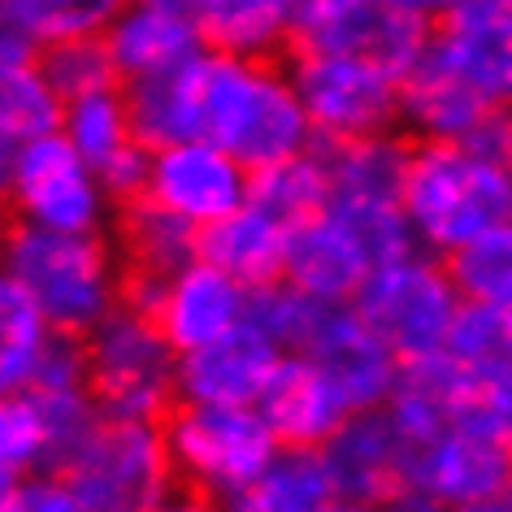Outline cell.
I'll use <instances>...</instances> for the list:
<instances>
[{
	"instance_id": "obj_1",
	"label": "cell",
	"mask_w": 512,
	"mask_h": 512,
	"mask_svg": "<svg viewBox=\"0 0 512 512\" xmlns=\"http://www.w3.org/2000/svg\"><path fill=\"white\" fill-rule=\"evenodd\" d=\"M191 100H196V139L226 148L248 170L300 157L313 148V122L304 113L296 79L270 57H235L204 48L191 57Z\"/></svg>"
},
{
	"instance_id": "obj_2",
	"label": "cell",
	"mask_w": 512,
	"mask_h": 512,
	"mask_svg": "<svg viewBox=\"0 0 512 512\" xmlns=\"http://www.w3.org/2000/svg\"><path fill=\"white\" fill-rule=\"evenodd\" d=\"M404 209L417 243L456 256L486 230L512 222V165H499L465 139H417L408 152Z\"/></svg>"
},
{
	"instance_id": "obj_3",
	"label": "cell",
	"mask_w": 512,
	"mask_h": 512,
	"mask_svg": "<svg viewBox=\"0 0 512 512\" xmlns=\"http://www.w3.org/2000/svg\"><path fill=\"white\" fill-rule=\"evenodd\" d=\"M5 274L40 304L61 335L87 339L126 296V274L118 252L100 235L22 226L5 235Z\"/></svg>"
},
{
	"instance_id": "obj_4",
	"label": "cell",
	"mask_w": 512,
	"mask_h": 512,
	"mask_svg": "<svg viewBox=\"0 0 512 512\" xmlns=\"http://www.w3.org/2000/svg\"><path fill=\"white\" fill-rule=\"evenodd\" d=\"M87 343V391L96 395L105 417H131V421H165L178 391V365L183 352L170 343V335L135 304H118L100 322Z\"/></svg>"
},
{
	"instance_id": "obj_5",
	"label": "cell",
	"mask_w": 512,
	"mask_h": 512,
	"mask_svg": "<svg viewBox=\"0 0 512 512\" xmlns=\"http://www.w3.org/2000/svg\"><path fill=\"white\" fill-rule=\"evenodd\" d=\"M352 304L378 330V339L408 365L447 348L465 296L443 256L413 248L395 261H382Z\"/></svg>"
},
{
	"instance_id": "obj_6",
	"label": "cell",
	"mask_w": 512,
	"mask_h": 512,
	"mask_svg": "<svg viewBox=\"0 0 512 512\" xmlns=\"http://www.w3.org/2000/svg\"><path fill=\"white\" fill-rule=\"evenodd\" d=\"M161 430L165 443H170L178 482H187L196 495L209 499H230L283 447V439L274 434V426L256 404L178 400L174 413L161 421Z\"/></svg>"
},
{
	"instance_id": "obj_7",
	"label": "cell",
	"mask_w": 512,
	"mask_h": 512,
	"mask_svg": "<svg viewBox=\"0 0 512 512\" xmlns=\"http://www.w3.org/2000/svg\"><path fill=\"white\" fill-rule=\"evenodd\" d=\"M317 144L326 152V174H330L326 209L339 213L369 243L374 261L382 265L421 248L404 209V178L413 144H404L391 131L348 139V144H326V139H317Z\"/></svg>"
},
{
	"instance_id": "obj_8",
	"label": "cell",
	"mask_w": 512,
	"mask_h": 512,
	"mask_svg": "<svg viewBox=\"0 0 512 512\" xmlns=\"http://www.w3.org/2000/svg\"><path fill=\"white\" fill-rule=\"evenodd\" d=\"M61 478L87 512H157L178 473L161 421L100 417Z\"/></svg>"
},
{
	"instance_id": "obj_9",
	"label": "cell",
	"mask_w": 512,
	"mask_h": 512,
	"mask_svg": "<svg viewBox=\"0 0 512 512\" xmlns=\"http://www.w3.org/2000/svg\"><path fill=\"white\" fill-rule=\"evenodd\" d=\"M0 178H5L9 213L22 226L100 235L109 222V187L66 135H44L0 152Z\"/></svg>"
},
{
	"instance_id": "obj_10",
	"label": "cell",
	"mask_w": 512,
	"mask_h": 512,
	"mask_svg": "<svg viewBox=\"0 0 512 512\" xmlns=\"http://www.w3.org/2000/svg\"><path fill=\"white\" fill-rule=\"evenodd\" d=\"M291 79H296V92L317 139H326V144L387 135L400 122L404 79L369 57L296 53Z\"/></svg>"
},
{
	"instance_id": "obj_11",
	"label": "cell",
	"mask_w": 512,
	"mask_h": 512,
	"mask_svg": "<svg viewBox=\"0 0 512 512\" xmlns=\"http://www.w3.org/2000/svg\"><path fill=\"white\" fill-rule=\"evenodd\" d=\"M430 40V18L408 14L395 0H300L291 31L296 53L369 57L400 79H408Z\"/></svg>"
},
{
	"instance_id": "obj_12",
	"label": "cell",
	"mask_w": 512,
	"mask_h": 512,
	"mask_svg": "<svg viewBox=\"0 0 512 512\" xmlns=\"http://www.w3.org/2000/svg\"><path fill=\"white\" fill-rule=\"evenodd\" d=\"M248 296H252L248 283H239L222 265L196 256L170 278L126 274L122 300L144 309L148 317H157V326L170 335L178 352H196L248 322Z\"/></svg>"
},
{
	"instance_id": "obj_13",
	"label": "cell",
	"mask_w": 512,
	"mask_h": 512,
	"mask_svg": "<svg viewBox=\"0 0 512 512\" xmlns=\"http://www.w3.org/2000/svg\"><path fill=\"white\" fill-rule=\"evenodd\" d=\"M144 196L157 200L161 209L187 217L191 226L209 230L213 222L235 213L239 204H248L252 170L209 139H187V144L152 152Z\"/></svg>"
},
{
	"instance_id": "obj_14",
	"label": "cell",
	"mask_w": 512,
	"mask_h": 512,
	"mask_svg": "<svg viewBox=\"0 0 512 512\" xmlns=\"http://www.w3.org/2000/svg\"><path fill=\"white\" fill-rule=\"evenodd\" d=\"M300 352L313 356V361L339 382L352 413L387 408L395 387H400V374H404V361L378 339V330L356 313V304H322Z\"/></svg>"
},
{
	"instance_id": "obj_15",
	"label": "cell",
	"mask_w": 512,
	"mask_h": 512,
	"mask_svg": "<svg viewBox=\"0 0 512 512\" xmlns=\"http://www.w3.org/2000/svg\"><path fill=\"white\" fill-rule=\"evenodd\" d=\"M61 135L100 174L113 204H131L144 196L152 148L135 131L131 100H126L122 87H105V92L66 100V126H61Z\"/></svg>"
},
{
	"instance_id": "obj_16",
	"label": "cell",
	"mask_w": 512,
	"mask_h": 512,
	"mask_svg": "<svg viewBox=\"0 0 512 512\" xmlns=\"http://www.w3.org/2000/svg\"><path fill=\"white\" fill-rule=\"evenodd\" d=\"M408 482L426 486L447 512L499 504L512 482V452L482 426H456L443 439L417 447Z\"/></svg>"
},
{
	"instance_id": "obj_17",
	"label": "cell",
	"mask_w": 512,
	"mask_h": 512,
	"mask_svg": "<svg viewBox=\"0 0 512 512\" xmlns=\"http://www.w3.org/2000/svg\"><path fill=\"white\" fill-rule=\"evenodd\" d=\"M322 452L330 460V473H335V486L343 499L387 504L413 478L417 447L400 434L387 408H369V413H352L343 421Z\"/></svg>"
},
{
	"instance_id": "obj_18",
	"label": "cell",
	"mask_w": 512,
	"mask_h": 512,
	"mask_svg": "<svg viewBox=\"0 0 512 512\" xmlns=\"http://www.w3.org/2000/svg\"><path fill=\"white\" fill-rule=\"evenodd\" d=\"M283 356L287 352L265 330L243 322L230 335L204 343L196 352H183L178 391L191 404H261Z\"/></svg>"
},
{
	"instance_id": "obj_19",
	"label": "cell",
	"mask_w": 512,
	"mask_h": 512,
	"mask_svg": "<svg viewBox=\"0 0 512 512\" xmlns=\"http://www.w3.org/2000/svg\"><path fill=\"white\" fill-rule=\"evenodd\" d=\"M434 48L495 109H512V0H460L434 22Z\"/></svg>"
},
{
	"instance_id": "obj_20",
	"label": "cell",
	"mask_w": 512,
	"mask_h": 512,
	"mask_svg": "<svg viewBox=\"0 0 512 512\" xmlns=\"http://www.w3.org/2000/svg\"><path fill=\"white\" fill-rule=\"evenodd\" d=\"M105 44L126 87L161 79L204 53V35L191 9L170 5V0H131L105 31Z\"/></svg>"
},
{
	"instance_id": "obj_21",
	"label": "cell",
	"mask_w": 512,
	"mask_h": 512,
	"mask_svg": "<svg viewBox=\"0 0 512 512\" xmlns=\"http://www.w3.org/2000/svg\"><path fill=\"white\" fill-rule=\"evenodd\" d=\"M256 408L265 413L283 447H326L352 417V404L339 391V382L304 352L283 356Z\"/></svg>"
},
{
	"instance_id": "obj_22",
	"label": "cell",
	"mask_w": 512,
	"mask_h": 512,
	"mask_svg": "<svg viewBox=\"0 0 512 512\" xmlns=\"http://www.w3.org/2000/svg\"><path fill=\"white\" fill-rule=\"evenodd\" d=\"M374 270L378 261L369 243L339 213L322 209L296 226V239L287 252V283H296L304 296L326 304H352Z\"/></svg>"
},
{
	"instance_id": "obj_23",
	"label": "cell",
	"mask_w": 512,
	"mask_h": 512,
	"mask_svg": "<svg viewBox=\"0 0 512 512\" xmlns=\"http://www.w3.org/2000/svg\"><path fill=\"white\" fill-rule=\"evenodd\" d=\"M491 109V100L434 48V40L400 87V118L417 139H465Z\"/></svg>"
},
{
	"instance_id": "obj_24",
	"label": "cell",
	"mask_w": 512,
	"mask_h": 512,
	"mask_svg": "<svg viewBox=\"0 0 512 512\" xmlns=\"http://www.w3.org/2000/svg\"><path fill=\"white\" fill-rule=\"evenodd\" d=\"M291 239H296V226L248 196V204H239L230 217L213 222L209 230H200V256L222 265L239 283L265 287V283L287 278Z\"/></svg>"
},
{
	"instance_id": "obj_25",
	"label": "cell",
	"mask_w": 512,
	"mask_h": 512,
	"mask_svg": "<svg viewBox=\"0 0 512 512\" xmlns=\"http://www.w3.org/2000/svg\"><path fill=\"white\" fill-rule=\"evenodd\" d=\"M339 499L322 447H278L248 486L222 499L226 512H326Z\"/></svg>"
},
{
	"instance_id": "obj_26",
	"label": "cell",
	"mask_w": 512,
	"mask_h": 512,
	"mask_svg": "<svg viewBox=\"0 0 512 512\" xmlns=\"http://www.w3.org/2000/svg\"><path fill=\"white\" fill-rule=\"evenodd\" d=\"M300 0H187L204 48L235 57H270L291 44Z\"/></svg>"
},
{
	"instance_id": "obj_27",
	"label": "cell",
	"mask_w": 512,
	"mask_h": 512,
	"mask_svg": "<svg viewBox=\"0 0 512 512\" xmlns=\"http://www.w3.org/2000/svg\"><path fill=\"white\" fill-rule=\"evenodd\" d=\"M118 252L126 274L170 278L200 256V226L139 196L131 204H118Z\"/></svg>"
},
{
	"instance_id": "obj_28",
	"label": "cell",
	"mask_w": 512,
	"mask_h": 512,
	"mask_svg": "<svg viewBox=\"0 0 512 512\" xmlns=\"http://www.w3.org/2000/svg\"><path fill=\"white\" fill-rule=\"evenodd\" d=\"M61 126H66V96L48 83L40 61L0 66V152L61 135Z\"/></svg>"
},
{
	"instance_id": "obj_29",
	"label": "cell",
	"mask_w": 512,
	"mask_h": 512,
	"mask_svg": "<svg viewBox=\"0 0 512 512\" xmlns=\"http://www.w3.org/2000/svg\"><path fill=\"white\" fill-rule=\"evenodd\" d=\"M53 335V322L22 291V283L0 274V387H5V395L31 387Z\"/></svg>"
},
{
	"instance_id": "obj_30",
	"label": "cell",
	"mask_w": 512,
	"mask_h": 512,
	"mask_svg": "<svg viewBox=\"0 0 512 512\" xmlns=\"http://www.w3.org/2000/svg\"><path fill=\"white\" fill-rule=\"evenodd\" d=\"M131 0H5L0 9V27L22 31L31 44H61V40H87V35H105L113 18Z\"/></svg>"
},
{
	"instance_id": "obj_31",
	"label": "cell",
	"mask_w": 512,
	"mask_h": 512,
	"mask_svg": "<svg viewBox=\"0 0 512 512\" xmlns=\"http://www.w3.org/2000/svg\"><path fill=\"white\" fill-rule=\"evenodd\" d=\"M252 200H261L265 209L287 217L291 226L317 217L330 200V174H326L322 144L304 148L300 157H287V161L270 165V170H256L252 174Z\"/></svg>"
},
{
	"instance_id": "obj_32",
	"label": "cell",
	"mask_w": 512,
	"mask_h": 512,
	"mask_svg": "<svg viewBox=\"0 0 512 512\" xmlns=\"http://www.w3.org/2000/svg\"><path fill=\"white\" fill-rule=\"evenodd\" d=\"M460 296L469 304H491L512 313V222L486 230L469 248L447 256Z\"/></svg>"
},
{
	"instance_id": "obj_33",
	"label": "cell",
	"mask_w": 512,
	"mask_h": 512,
	"mask_svg": "<svg viewBox=\"0 0 512 512\" xmlns=\"http://www.w3.org/2000/svg\"><path fill=\"white\" fill-rule=\"evenodd\" d=\"M40 70L48 74V83H53L66 100L87 96V92H105V87H122L105 35L61 40V44L40 48Z\"/></svg>"
},
{
	"instance_id": "obj_34",
	"label": "cell",
	"mask_w": 512,
	"mask_h": 512,
	"mask_svg": "<svg viewBox=\"0 0 512 512\" xmlns=\"http://www.w3.org/2000/svg\"><path fill=\"white\" fill-rule=\"evenodd\" d=\"M326 300H313L304 296L296 283L278 278V283H265V287H252L248 296V322L256 330H265L283 352H300L304 339L313 330V317Z\"/></svg>"
},
{
	"instance_id": "obj_35",
	"label": "cell",
	"mask_w": 512,
	"mask_h": 512,
	"mask_svg": "<svg viewBox=\"0 0 512 512\" xmlns=\"http://www.w3.org/2000/svg\"><path fill=\"white\" fill-rule=\"evenodd\" d=\"M447 352L469 369H491L512 361V313L491 309V304H469L460 309Z\"/></svg>"
},
{
	"instance_id": "obj_36",
	"label": "cell",
	"mask_w": 512,
	"mask_h": 512,
	"mask_svg": "<svg viewBox=\"0 0 512 512\" xmlns=\"http://www.w3.org/2000/svg\"><path fill=\"white\" fill-rule=\"evenodd\" d=\"M473 426L495 434L512 452V361L473 369Z\"/></svg>"
},
{
	"instance_id": "obj_37",
	"label": "cell",
	"mask_w": 512,
	"mask_h": 512,
	"mask_svg": "<svg viewBox=\"0 0 512 512\" xmlns=\"http://www.w3.org/2000/svg\"><path fill=\"white\" fill-rule=\"evenodd\" d=\"M0 512H87L61 473H35L14 486H0Z\"/></svg>"
},
{
	"instance_id": "obj_38",
	"label": "cell",
	"mask_w": 512,
	"mask_h": 512,
	"mask_svg": "<svg viewBox=\"0 0 512 512\" xmlns=\"http://www.w3.org/2000/svg\"><path fill=\"white\" fill-rule=\"evenodd\" d=\"M378 508H382V512H447L439 499L426 491V486H413V482L400 486V491H395L387 504H378Z\"/></svg>"
},
{
	"instance_id": "obj_39",
	"label": "cell",
	"mask_w": 512,
	"mask_h": 512,
	"mask_svg": "<svg viewBox=\"0 0 512 512\" xmlns=\"http://www.w3.org/2000/svg\"><path fill=\"white\" fill-rule=\"evenodd\" d=\"M157 512H226V504H222V499H209V495L187 491V495H170Z\"/></svg>"
},
{
	"instance_id": "obj_40",
	"label": "cell",
	"mask_w": 512,
	"mask_h": 512,
	"mask_svg": "<svg viewBox=\"0 0 512 512\" xmlns=\"http://www.w3.org/2000/svg\"><path fill=\"white\" fill-rule=\"evenodd\" d=\"M400 9H408V14H421V18H430V22H439L443 14H452V9L460 5V0H395Z\"/></svg>"
},
{
	"instance_id": "obj_41",
	"label": "cell",
	"mask_w": 512,
	"mask_h": 512,
	"mask_svg": "<svg viewBox=\"0 0 512 512\" xmlns=\"http://www.w3.org/2000/svg\"><path fill=\"white\" fill-rule=\"evenodd\" d=\"M326 512H382V508H378V504H361V499H343V495H339Z\"/></svg>"
},
{
	"instance_id": "obj_42",
	"label": "cell",
	"mask_w": 512,
	"mask_h": 512,
	"mask_svg": "<svg viewBox=\"0 0 512 512\" xmlns=\"http://www.w3.org/2000/svg\"><path fill=\"white\" fill-rule=\"evenodd\" d=\"M499 512H512V482H508V491L499 495Z\"/></svg>"
},
{
	"instance_id": "obj_43",
	"label": "cell",
	"mask_w": 512,
	"mask_h": 512,
	"mask_svg": "<svg viewBox=\"0 0 512 512\" xmlns=\"http://www.w3.org/2000/svg\"><path fill=\"white\" fill-rule=\"evenodd\" d=\"M456 512H499V504H478V508H456Z\"/></svg>"
},
{
	"instance_id": "obj_44",
	"label": "cell",
	"mask_w": 512,
	"mask_h": 512,
	"mask_svg": "<svg viewBox=\"0 0 512 512\" xmlns=\"http://www.w3.org/2000/svg\"><path fill=\"white\" fill-rule=\"evenodd\" d=\"M170 5H187V0H170Z\"/></svg>"
}]
</instances>
